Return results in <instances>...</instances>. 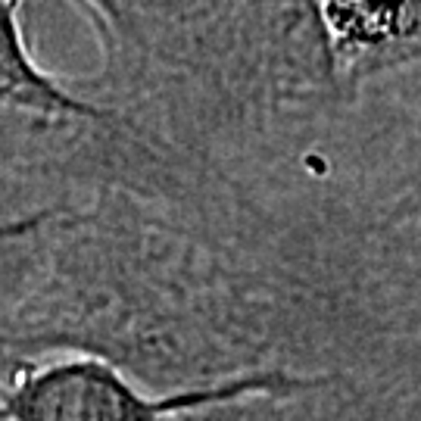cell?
I'll return each mask as SVG.
<instances>
[{"instance_id": "cell-1", "label": "cell", "mask_w": 421, "mask_h": 421, "mask_svg": "<svg viewBox=\"0 0 421 421\" xmlns=\"http://www.w3.org/2000/svg\"><path fill=\"white\" fill-rule=\"evenodd\" d=\"M284 372H250L219 384L144 393L116 362L85 350H59L57 359L19 362L0 384V421H165L219 409L250 396L293 390Z\"/></svg>"}, {"instance_id": "cell-2", "label": "cell", "mask_w": 421, "mask_h": 421, "mask_svg": "<svg viewBox=\"0 0 421 421\" xmlns=\"http://www.w3.org/2000/svg\"><path fill=\"white\" fill-rule=\"evenodd\" d=\"M13 4H22V0H13ZM85 10L94 16L97 22V35L100 41L107 44L116 35H122L125 28V10H122V0H81Z\"/></svg>"}, {"instance_id": "cell-3", "label": "cell", "mask_w": 421, "mask_h": 421, "mask_svg": "<svg viewBox=\"0 0 421 421\" xmlns=\"http://www.w3.org/2000/svg\"><path fill=\"white\" fill-rule=\"evenodd\" d=\"M6 222H10V219H0V228H4V225H6Z\"/></svg>"}]
</instances>
